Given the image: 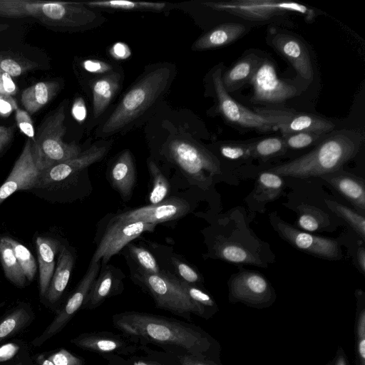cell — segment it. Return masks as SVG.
I'll use <instances>...</instances> for the list:
<instances>
[{
  "label": "cell",
  "mask_w": 365,
  "mask_h": 365,
  "mask_svg": "<svg viewBox=\"0 0 365 365\" xmlns=\"http://www.w3.org/2000/svg\"><path fill=\"white\" fill-rule=\"evenodd\" d=\"M114 327L126 335L150 343L182 349L202 358L207 339L192 326L148 313L125 312L113 316Z\"/></svg>",
  "instance_id": "1"
},
{
  "label": "cell",
  "mask_w": 365,
  "mask_h": 365,
  "mask_svg": "<svg viewBox=\"0 0 365 365\" xmlns=\"http://www.w3.org/2000/svg\"><path fill=\"white\" fill-rule=\"evenodd\" d=\"M364 141V133L356 129L334 131L309 153L267 170L282 177L305 179L341 170L354 158Z\"/></svg>",
  "instance_id": "2"
},
{
  "label": "cell",
  "mask_w": 365,
  "mask_h": 365,
  "mask_svg": "<svg viewBox=\"0 0 365 365\" xmlns=\"http://www.w3.org/2000/svg\"><path fill=\"white\" fill-rule=\"evenodd\" d=\"M173 68H150L125 93L100 130L102 136L115 134L132 125L165 95L172 82Z\"/></svg>",
  "instance_id": "3"
},
{
  "label": "cell",
  "mask_w": 365,
  "mask_h": 365,
  "mask_svg": "<svg viewBox=\"0 0 365 365\" xmlns=\"http://www.w3.org/2000/svg\"><path fill=\"white\" fill-rule=\"evenodd\" d=\"M0 15L33 17L46 25L72 31L93 29L105 21L99 12L76 2L0 0Z\"/></svg>",
  "instance_id": "4"
},
{
  "label": "cell",
  "mask_w": 365,
  "mask_h": 365,
  "mask_svg": "<svg viewBox=\"0 0 365 365\" xmlns=\"http://www.w3.org/2000/svg\"><path fill=\"white\" fill-rule=\"evenodd\" d=\"M130 272L132 280L152 297L159 309L187 319L192 314L204 317L205 307L189 297L182 280L170 272L163 268L158 274Z\"/></svg>",
  "instance_id": "5"
},
{
  "label": "cell",
  "mask_w": 365,
  "mask_h": 365,
  "mask_svg": "<svg viewBox=\"0 0 365 365\" xmlns=\"http://www.w3.org/2000/svg\"><path fill=\"white\" fill-rule=\"evenodd\" d=\"M64 120V107L61 106L43 120L34 140L31 141L34 161L39 172L81 153L79 146L62 140L66 133Z\"/></svg>",
  "instance_id": "6"
},
{
  "label": "cell",
  "mask_w": 365,
  "mask_h": 365,
  "mask_svg": "<svg viewBox=\"0 0 365 365\" xmlns=\"http://www.w3.org/2000/svg\"><path fill=\"white\" fill-rule=\"evenodd\" d=\"M166 154L190 183L207 190L214 175L221 173L218 159L202 146L192 141L175 138L169 142Z\"/></svg>",
  "instance_id": "7"
},
{
  "label": "cell",
  "mask_w": 365,
  "mask_h": 365,
  "mask_svg": "<svg viewBox=\"0 0 365 365\" xmlns=\"http://www.w3.org/2000/svg\"><path fill=\"white\" fill-rule=\"evenodd\" d=\"M96 234V249L92 262L106 264L110 259L128 243L146 232H153L156 225L122 217L119 213L111 214L103 219Z\"/></svg>",
  "instance_id": "8"
},
{
  "label": "cell",
  "mask_w": 365,
  "mask_h": 365,
  "mask_svg": "<svg viewBox=\"0 0 365 365\" xmlns=\"http://www.w3.org/2000/svg\"><path fill=\"white\" fill-rule=\"evenodd\" d=\"M203 4L214 10L229 13L246 20L264 21L289 14L304 16L307 21L315 18L314 9L297 2L276 0H232L210 1Z\"/></svg>",
  "instance_id": "9"
},
{
  "label": "cell",
  "mask_w": 365,
  "mask_h": 365,
  "mask_svg": "<svg viewBox=\"0 0 365 365\" xmlns=\"http://www.w3.org/2000/svg\"><path fill=\"white\" fill-rule=\"evenodd\" d=\"M222 68H217L212 75L217 102V110L230 124L259 133L277 130L274 125L266 118L252 111L234 100L225 89L222 82Z\"/></svg>",
  "instance_id": "10"
},
{
  "label": "cell",
  "mask_w": 365,
  "mask_h": 365,
  "mask_svg": "<svg viewBox=\"0 0 365 365\" xmlns=\"http://www.w3.org/2000/svg\"><path fill=\"white\" fill-rule=\"evenodd\" d=\"M250 83L255 103L279 104L297 95V88L292 83L278 77L274 63L261 58Z\"/></svg>",
  "instance_id": "11"
},
{
  "label": "cell",
  "mask_w": 365,
  "mask_h": 365,
  "mask_svg": "<svg viewBox=\"0 0 365 365\" xmlns=\"http://www.w3.org/2000/svg\"><path fill=\"white\" fill-rule=\"evenodd\" d=\"M110 148V143H97L81 152L78 156L59 163L42 172L34 190L51 187L57 184L71 182L91 165L101 160Z\"/></svg>",
  "instance_id": "12"
},
{
  "label": "cell",
  "mask_w": 365,
  "mask_h": 365,
  "mask_svg": "<svg viewBox=\"0 0 365 365\" xmlns=\"http://www.w3.org/2000/svg\"><path fill=\"white\" fill-rule=\"evenodd\" d=\"M269 218L279 235L295 248L328 260L341 258V250L336 240L299 230L280 219L275 212L271 213Z\"/></svg>",
  "instance_id": "13"
},
{
  "label": "cell",
  "mask_w": 365,
  "mask_h": 365,
  "mask_svg": "<svg viewBox=\"0 0 365 365\" xmlns=\"http://www.w3.org/2000/svg\"><path fill=\"white\" fill-rule=\"evenodd\" d=\"M254 111L272 123L282 136L299 132L326 135L335 127L331 121L312 113L266 108H256Z\"/></svg>",
  "instance_id": "14"
},
{
  "label": "cell",
  "mask_w": 365,
  "mask_h": 365,
  "mask_svg": "<svg viewBox=\"0 0 365 365\" xmlns=\"http://www.w3.org/2000/svg\"><path fill=\"white\" fill-rule=\"evenodd\" d=\"M101 267V262H90L88 268L76 287L75 290L67 299L64 306L58 312L50 325L36 339L33 345L38 346L48 339L60 332L71 319L77 311L82 307L83 302L96 279Z\"/></svg>",
  "instance_id": "15"
},
{
  "label": "cell",
  "mask_w": 365,
  "mask_h": 365,
  "mask_svg": "<svg viewBox=\"0 0 365 365\" xmlns=\"http://www.w3.org/2000/svg\"><path fill=\"white\" fill-rule=\"evenodd\" d=\"M39 175L32 155L31 141L28 140L9 175L0 187V205L17 190L35 188Z\"/></svg>",
  "instance_id": "16"
},
{
  "label": "cell",
  "mask_w": 365,
  "mask_h": 365,
  "mask_svg": "<svg viewBox=\"0 0 365 365\" xmlns=\"http://www.w3.org/2000/svg\"><path fill=\"white\" fill-rule=\"evenodd\" d=\"M228 284L231 297L245 302L262 304L272 295L269 281L255 271H240L230 277Z\"/></svg>",
  "instance_id": "17"
},
{
  "label": "cell",
  "mask_w": 365,
  "mask_h": 365,
  "mask_svg": "<svg viewBox=\"0 0 365 365\" xmlns=\"http://www.w3.org/2000/svg\"><path fill=\"white\" fill-rule=\"evenodd\" d=\"M270 44L292 64L302 78L309 82L313 80L311 57L302 40L286 32H272Z\"/></svg>",
  "instance_id": "18"
},
{
  "label": "cell",
  "mask_w": 365,
  "mask_h": 365,
  "mask_svg": "<svg viewBox=\"0 0 365 365\" xmlns=\"http://www.w3.org/2000/svg\"><path fill=\"white\" fill-rule=\"evenodd\" d=\"M191 210L189 202L182 197H171L157 205H149L119 213L125 219L157 224L178 220Z\"/></svg>",
  "instance_id": "19"
},
{
  "label": "cell",
  "mask_w": 365,
  "mask_h": 365,
  "mask_svg": "<svg viewBox=\"0 0 365 365\" xmlns=\"http://www.w3.org/2000/svg\"><path fill=\"white\" fill-rule=\"evenodd\" d=\"M125 274L118 267L103 264L82 306L83 309H93L106 299L123 290Z\"/></svg>",
  "instance_id": "20"
},
{
  "label": "cell",
  "mask_w": 365,
  "mask_h": 365,
  "mask_svg": "<svg viewBox=\"0 0 365 365\" xmlns=\"http://www.w3.org/2000/svg\"><path fill=\"white\" fill-rule=\"evenodd\" d=\"M108 180L122 199H130L136 183V169L130 150H123L113 160L108 170Z\"/></svg>",
  "instance_id": "21"
},
{
  "label": "cell",
  "mask_w": 365,
  "mask_h": 365,
  "mask_svg": "<svg viewBox=\"0 0 365 365\" xmlns=\"http://www.w3.org/2000/svg\"><path fill=\"white\" fill-rule=\"evenodd\" d=\"M344 198L363 212L365 210V185L362 178L341 170L320 176Z\"/></svg>",
  "instance_id": "22"
},
{
  "label": "cell",
  "mask_w": 365,
  "mask_h": 365,
  "mask_svg": "<svg viewBox=\"0 0 365 365\" xmlns=\"http://www.w3.org/2000/svg\"><path fill=\"white\" fill-rule=\"evenodd\" d=\"M76 346L98 354H123L135 347L122 337L107 332L84 333L71 340Z\"/></svg>",
  "instance_id": "23"
},
{
  "label": "cell",
  "mask_w": 365,
  "mask_h": 365,
  "mask_svg": "<svg viewBox=\"0 0 365 365\" xmlns=\"http://www.w3.org/2000/svg\"><path fill=\"white\" fill-rule=\"evenodd\" d=\"M246 26L240 23L222 24L199 37L192 45V50L204 51L226 46L241 38Z\"/></svg>",
  "instance_id": "24"
},
{
  "label": "cell",
  "mask_w": 365,
  "mask_h": 365,
  "mask_svg": "<svg viewBox=\"0 0 365 365\" xmlns=\"http://www.w3.org/2000/svg\"><path fill=\"white\" fill-rule=\"evenodd\" d=\"M39 266V292L44 297L55 270V258L62 245L53 238L39 236L36 239Z\"/></svg>",
  "instance_id": "25"
},
{
  "label": "cell",
  "mask_w": 365,
  "mask_h": 365,
  "mask_svg": "<svg viewBox=\"0 0 365 365\" xmlns=\"http://www.w3.org/2000/svg\"><path fill=\"white\" fill-rule=\"evenodd\" d=\"M214 257L235 264L264 267L262 258L241 242L219 238L212 247Z\"/></svg>",
  "instance_id": "26"
},
{
  "label": "cell",
  "mask_w": 365,
  "mask_h": 365,
  "mask_svg": "<svg viewBox=\"0 0 365 365\" xmlns=\"http://www.w3.org/2000/svg\"><path fill=\"white\" fill-rule=\"evenodd\" d=\"M75 260V253L62 245L58 252L56 267L44 295L49 303L54 304L61 298L68 283Z\"/></svg>",
  "instance_id": "27"
},
{
  "label": "cell",
  "mask_w": 365,
  "mask_h": 365,
  "mask_svg": "<svg viewBox=\"0 0 365 365\" xmlns=\"http://www.w3.org/2000/svg\"><path fill=\"white\" fill-rule=\"evenodd\" d=\"M121 76L117 72H109L93 81L91 85L93 118L99 117L107 108L118 92Z\"/></svg>",
  "instance_id": "28"
},
{
  "label": "cell",
  "mask_w": 365,
  "mask_h": 365,
  "mask_svg": "<svg viewBox=\"0 0 365 365\" xmlns=\"http://www.w3.org/2000/svg\"><path fill=\"white\" fill-rule=\"evenodd\" d=\"M261 58L253 53H249L222 74V82L226 91H235L245 83H250Z\"/></svg>",
  "instance_id": "29"
},
{
  "label": "cell",
  "mask_w": 365,
  "mask_h": 365,
  "mask_svg": "<svg viewBox=\"0 0 365 365\" xmlns=\"http://www.w3.org/2000/svg\"><path fill=\"white\" fill-rule=\"evenodd\" d=\"M59 83L56 81L38 82L21 93V103L29 115L46 105L57 93Z\"/></svg>",
  "instance_id": "30"
},
{
  "label": "cell",
  "mask_w": 365,
  "mask_h": 365,
  "mask_svg": "<svg viewBox=\"0 0 365 365\" xmlns=\"http://www.w3.org/2000/svg\"><path fill=\"white\" fill-rule=\"evenodd\" d=\"M123 249L130 271L149 274L161 273L163 268L160 267L153 253L147 248L134 245L130 242Z\"/></svg>",
  "instance_id": "31"
},
{
  "label": "cell",
  "mask_w": 365,
  "mask_h": 365,
  "mask_svg": "<svg viewBox=\"0 0 365 365\" xmlns=\"http://www.w3.org/2000/svg\"><path fill=\"white\" fill-rule=\"evenodd\" d=\"M0 261L5 277L16 286L24 287L26 278L6 236L0 237Z\"/></svg>",
  "instance_id": "32"
},
{
  "label": "cell",
  "mask_w": 365,
  "mask_h": 365,
  "mask_svg": "<svg viewBox=\"0 0 365 365\" xmlns=\"http://www.w3.org/2000/svg\"><path fill=\"white\" fill-rule=\"evenodd\" d=\"M147 165L151 182L148 199L150 205H157L168 198L170 185L153 160L148 159Z\"/></svg>",
  "instance_id": "33"
},
{
  "label": "cell",
  "mask_w": 365,
  "mask_h": 365,
  "mask_svg": "<svg viewBox=\"0 0 365 365\" xmlns=\"http://www.w3.org/2000/svg\"><path fill=\"white\" fill-rule=\"evenodd\" d=\"M284 181L282 176L268 170L261 173L257 180V195L263 201L277 199L282 191Z\"/></svg>",
  "instance_id": "34"
},
{
  "label": "cell",
  "mask_w": 365,
  "mask_h": 365,
  "mask_svg": "<svg viewBox=\"0 0 365 365\" xmlns=\"http://www.w3.org/2000/svg\"><path fill=\"white\" fill-rule=\"evenodd\" d=\"M29 309L20 307L0 321V342L24 328L31 320Z\"/></svg>",
  "instance_id": "35"
},
{
  "label": "cell",
  "mask_w": 365,
  "mask_h": 365,
  "mask_svg": "<svg viewBox=\"0 0 365 365\" xmlns=\"http://www.w3.org/2000/svg\"><path fill=\"white\" fill-rule=\"evenodd\" d=\"M298 226L307 231L314 232L329 225V216L321 209L309 205L298 207Z\"/></svg>",
  "instance_id": "36"
},
{
  "label": "cell",
  "mask_w": 365,
  "mask_h": 365,
  "mask_svg": "<svg viewBox=\"0 0 365 365\" xmlns=\"http://www.w3.org/2000/svg\"><path fill=\"white\" fill-rule=\"evenodd\" d=\"M39 67L40 65L37 62L24 56L0 51V69L11 77L21 76Z\"/></svg>",
  "instance_id": "37"
},
{
  "label": "cell",
  "mask_w": 365,
  "mask_h": 365,
  "mask_svg": "<svg viewBox=\"0 0 365 365\" xmlns=\"http://www.w3.org/2000/svg\"><path fill=\"white\" fill-rule=\"evenodd\" d=\"M84 4L89 8H106L119 10H149L160 11L167 7V4L130 1L124 0L94 1L85 2Z\"/></svg>",
  "instance_id": "38"
},
{
  "label": "cell",
  "mask_w": 365,
  "mask_h": 365,
  "mask_svg": "<svg viewBox=\"0 0 365 365\" xmlns=\"http://www.w3.org/2000/svg\"><path fill=\"white\" fill-rule=\"evenodd\" d=\"M287 147L282 137H270L252 143V158L267 160L283 154Z\"/></svg>",
  "instance_id": "39"
},
{
  "label": "cell",
  "mask_w": 365,
  "mask_h": 365,
  "mask_svg": "<svg viewBox=\"0 0 365 365\" xmlns=\"http://www.w3.org/2000/svg\"><path fill=\"white\" fill-rule=\"evenodd\" d=\"M325 202L328 207L332 210L333 212L344 219L359 237H361L364 241L365 240V218L364 215L334 201L327 200Z\"/></svg>",
  "instance_id": "40"
},
{
  "label": "cell",
  "mask_w": 365,
  "mask_h": 365,
  "mask_svg": "<svg viewBox=\"0 0 365 365\" xmlns=\"http://www.w3.org/2000/svg\"><path fill=\"white\" fill-rule=\"evenodd\" d=\"M6 238L13 248L17 261L26 279L32 281L37 269L34 257L24 245L11 237L6 236Z\"/></svg>",
  "instance_id": "41"
},
{
  "label": "cell",
  "mask_w": 365,
  "mask_h": 365,
  "mask_svg": "<svg viewBox=\"0 0 365 365\" xmlns=\"http://www.w3.org/2000/svg\"><path fill=\"white\" fill-rule=\"evenodd\" d=\"M170 262L173 269V273L172 274L178 279L196 286L202 283V278L200 274L185 260L173 255L170 258Z\"/></svg>",
  "instance_id": "42"
},
{
  "label": "cell",
  "mask_w": 365,
  "mask_h": 365,
  "mask_svg": "<svg viewBox=\"0 0 365 365\" xmlns=\"http://www.w3.org/2000/svg\"><path fill=\"white\" fill-rule=\"evenodd\" d=\"M222 156L230 160H246L252 158V143H227L220 147Z\"/></svg>",
  "instance_id": "43"
},
{
  "label": "cell",
  "mask_w": 365,
  "mask_h": 365,
  "mask_svg": "<svg viewBox=\"0 0 365 365\" xmlns=\"http://www.w3.org/2000/svg\"><path fill=\"white\" fill-rule=\"evenodd\" d=\"M324 135L312 132H299L285 136L284 138L287 148L298 150L312 145Z\"/></svg>",
  "instance_id": "44"
},
{
  "label": "cell",
  "mask_w": 365,
  "mask_h": 365,
  "mask_svg": "<svg viewBox=\"0 0 365 365\" xmlns=\"http://www.w3.org/2000/svg\"><path fill=\"white\" fill-rule=\"evenodd\" d=\"M182 282L187 294L194 302L205 308V307H213L215 306L213 299L207 292L199 288L198 286Z\"/></svg>",
  "instance_id": "45"
},
{
  "label": "cell",
  "mask_w": 365,
  "mask_h": 365,
  "mask_svg": "<svg viewBox=\"0 0 365 365\" xmlns=\"http://www.w3.org/2000/svg\"><path fill=\"white\" fill-rule=\"evenodd\" d=\"M357 354L359 365H365V310L363 309L357 321Z\"/></svg>",
  "instance_id": "46"
},
{
  "label": "cell",
  "mask_w": 365,
  "mask_h": 365,
  "mask_svg": "<svg viewBox=\"0 0 365 365\" xmlns=\"http://www.w3.org/2000/svg\"><path fill=\"white\" fill-rule=\"evenodd\" d=\"M15 118L20 130L34 141L35 138V131L29 113L24 110L17 108Z\"/></svg>",
  "instance_id": "47"
},
{
  "label": "cell",
  "mask_w": 365,
  "mask_h": 365,
  "mask_svg": "<svg viewBox=\"0 0 365 365\" xmlns=\"http://www.w3.org/2000/svg\"><path fill=\"white\" fill-rule=\"evenodd\" d=\"M54 365H83L82 359L74 356L68 351L61 349L48 358Z\"/></svg>",
  "instance_id": "48"
},
{
  "label": "cell",
  "mask_w": 365,
  "mask_h": 365,
  "mask_svg": "<svg viewBox=\"0 0 365 365\" xmlns=\"http://www.w3.org/2000/svg\"><path fill=\"white\" fill-rule=\"evenodd\" d=\"M17 91V87L11 76L0 69V94L12 96Z\"/></svg>",
  "instance_id": "49"
},
{
  "label": "cell",
  "mask_w": 365,
  "mask_h": 365,
  "mask_svg": "<svg viewBox=\"0 0 365 365\" xmlns=\"http://www.w3.org/2000/svg\"><path fill=\"white\" fill-rule=\"evenodd\" d=\"M18 106L16 101L11 96L0 94V115L9 116Z\"/></svg>",
  "instance_id": "50"
},
{
  "label": "cell",
  "mask_w": 365,
  "mask_h": 365,
  "mask_svg": "<svg viewBox=\"0 0 365 365\" xmlns=\"http://www.w3.org/2000/svg\"><path fill=\"white\" fill-rule=\"evenodd\" d=\"M19 346L14 342L6 343L0 346V363L14 357L19 351Z\"/></svg>",
  "instance_id": "51"
},
{
  "label": "cell",
  "mask_w": 365,
  "mask_h": 365,
  "mask_svg": "<svg viewBox=\"0 0 365 365\" xmlns=\"http://www.w3.org/2000/svg\"><path fill=\"white\" fill-rule=\"evenodd\" d=\"M83 67L91 73H103L110 69V65L97 60H86L83 62Z\"/></svg>",
  "instance_id": "52"
},
{
  "label": "cell",
  "mask_w": 365,
  "mask_h": 365,
  "mask_svg": "<svg viewBox=\"0 0 365 365\" xmlns=\"http://www.w3.org/2000/svg\"><path fill=\"white\" fill-rule=\"evenodd\" d=\"M72 115L79 122L83 121L86 116V108L83 100L78 98L75 100L72 106Z\"/></svg>",
  "instance_id": "53"
},
{
  "label": "cell",
  "mask_w": 365,
  "mask_h": 365,
  "mask_svg": "<svg viewBox=\"0 0 365 365\" xmlns=\"http://www.w3.org/2000/svg\"><path fill=\"white\" fill-rule=\"evenodd\" d=\"M14 131V126L0 125V152L10 143L13 138Z\"/></svg>",
  "instance_id": "54"
},
{
  "label": "cell",
  "mask_w": 365,
  "mask_h": 365,
  "mask_svg": "<svg viewBox=\"0 0 365 365\" xmlns=\"http://www.w3.org/2000/svg\"><path fill=\"white\" fill-rule=\"evenodd\" d=\"M179 360L181 365H215L204 360L202 358L193 356L189 354L180 355Z\"/></svg>",
  "instance_id": "55"
},
{
  "label": "cell",
  "mask_w": 365,
  "mask_h": 365,
  "mask_svg": "<svg viewBox=\"0 0 365 365\" xmlns=\"http://www.w3.org/2000/svg\"><path fill=\"white\" fill-rule=\"evenodd\" d=\"M111 53L118 58H125L130 55V50L127 45L117 43L111 48Z\"/></svg>",
  "instance_id": "56"
},
{
  "label": "cell",
  "mask_w": 365,
  "mask_h": 365,
  "mask_svg": "<svg viewBox=\"0 0 365 365\" xmlns=\"http://www.w3.org/2000/svg\"><path fill=\"white\" fill-rule=\"evenodd\" d=\"M356 259L361 272L364 274L365 272V250L363 247H359L356 254Z\"/></svg>",
  "instance_id": "57"
},
{
  "label": "cell",
  "mask_w": 365,
  "mask_h": 365,
  "mask_svg": "<svg viewBox=\"0 0 365 365\" xmlns=\"http://www.w3.org/2000/svg\"><path fill=\"white\" fill-rule=\"evenodd\" d=\"M131 365H160L153 361L137 359L132 361Z\"/></svg>",
  "instance_id": "58"
},
{
  "label": "cell",
  "mask_w": 365,
  "mask_h": 365,
  "mask_svg": "<svg viewBox=\"0 0 365 365\" xmlns=\"http://www.w3.org/2000/svg\"><path fill=\"white\" fill-rule=\"evenodd\" d=\"M334 365H347L344 355L341 354L339 356Z\"/></svg>",
  "instance_id": "59"
},
{
  "label": "cell",
  "mask_w": 365,
  "mask_h": 365,
  "mask_svg": "<svg viewBox=\"0 0 365 365\" xmlns=\"http://www.w3.org/2000/svg\"><path fill=\"white\" fill-rule=\"evenodd\" d=\"M41 365H54L53 362L49 360L48 359H44L42 362Z\"/></svg>",
  "instance_id": "60"
},
{
  "label": "cell",
  "mask_w": 365,
  "mask_h": 365,
  "mask_svg": "<svg viewBox=\"0 0 365 365\" xmlns=\"http://www.w3.org/2000/svg\"><path fill=\"white\" fill-rule=\"evenodd\" d=\"M9 27V24H0V33L6 30Z\"/></svg>",
  "instance_id": "61"
}]
</instances>
